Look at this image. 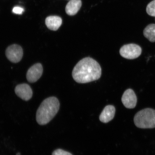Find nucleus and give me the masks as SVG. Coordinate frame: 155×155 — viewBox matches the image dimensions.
I'll use <instances>...</instances> for the list:
<instances>
[{
  "instance_id": "1",
  "label": "nucleus",
  "mask_w": 155,
  "mask_h": 155,
  "mask_svg": "<svg viewBox=\"0 0 155 155\" xmlns=\"http://www.w3.org/2000/svg\"><path fill=\"white\" fill-rule=\"evenodd\" d=\"M72 74L74 79L77 83L90 82L100 78L101 68L95 60L90 57L85 58L75 66Z\"/></svg>"
},
{
  "instance_id": "2",
  "label": "nucleus",
  "mask_w": 155,
  "mask_h": 155,
  "mask_svg": "<svg viewBox=\"0 0 155 155\" xmlns=\"http://www.w3.org/2000/svg\"><path fill=\"white\" fill-rule=\"evenodd\" d=\"M60 108V103L54 97L46 99L41 103L37 111L36 120L39 124H47L55 117Z\"/></svg>"
},
{
  "instance_id": "3",
  "label": "nucleus",
  "mask_w": 155,
  "mask_h": 155,
  "mask_svg": "<svg viewBox=\"0 0 155 155\" xmlns=\"http://www.w3.org/2000/svg\"><path fill=\"white\" fill-rule=\"evenodd\" d=\"M135 125L141 129L155 128V110L146 108L140 110L135 114L134 119Z\"/></svg>"
},
{
  "instance_id": "4",
  "label": "nucleus",
  "mask_w": 155,
  "mask_h": 155,
  "mask_svg": "<svg viewBox=\"0 0 155 155\" xmlns=\"http://www.w3.org/2000/svg\"><path fill=\"white\" fill-rule=\"evenodd\" d=\"M141 52L142 49L140 46L134 44L125 45L120 50L122 57L128 59H136L141 55Z\"/></svg>"
},
{
  "instance_id": "5",
  "label": "nucleus",
  "mask_w": 155,
  "mask_h": 155,
  "mask_svg": "<svg viewBox=\"0 0 155 155\" xmlns=\"http://www.w3.org/2000/svg\"><path fill=\"white\" fill-rule=\"evenodd\" d=\"M6 56L10 61L13 63H17L21 61L23 55L22 47L17 44H13L7 48Z\"/></svg>"
},
{
  "instance_id": "6",
  "label": "nucleus",
  "mask_w": 155,
  "mask_h": 155,
  "mask_svg": "<svg viewBox=\"0 0 155 155\" xmlns=\"http://www.w3.org/2000/svg\"><path fill=\"white\" fill-rule=\"evenodd\" d=\"M121 101L125 107L132 109L137 105V97L133 90L128 89L124 92L122 97Z\"/></svg>"
},
{
  "instance_id": "7",
  "label": "nucleus",
  "mask_w": 155,
  "mask_h": 155,
  "mask_svg": "<svg viewBox=\"0 0 155 155\" xmlns=\"http://www.w3.org/2000/svg\"><path fill=\"white\" fill-rule=\"evenodd\" d=\"M42 73L43 68L41 64H35L29 69L27 72V80L30 83L35 82L41 77Z\"/></svg>"
},
{
  "instance_id": "8",
  "label": "nucleus",
  "mask_w": 155,
  "mask_h": 155,
  "mask_svg": "<svg viewBox=\"0 0 155 155\" xmlns=\"http://www.w3.org/2000/svg\"><path fill=\"white\" fill-rule=\"evenodd\" d=\"M15 92L17 96L26 101L30 100L32 96L31 88L25 83L17 85L15 88Z\"/></svg>"
},
{
  "instance_id": "9",
  "label": "nucleus",
  "mask_w": 155,
  "mask_h": 155,
  "mask_svg": "<svg viewBox=\"0 0 155 155\" xmlns=\"http://www.w3.org/2000/svg\"><path fill=\"white\" fill-rule=\"evenodd\" d=\"M115 113V108L113 106H106L100 114V121L104 123H108L113 119Z\"/></svg>"
},
{
  "instance_id": "10",
  "label": "nucleus",
  "mask_w": 155,
  "mask_h": 155,
  "mask_svg": "<svg viewBox=\"0 0 155 155\" xmlns=\"http://www.w3.org/2000/svg\"><path fill=\"white\" fill-rule=\"evenodd\" d=\"M82 5L81 0H70L66 6V13L69 15H74L78 12Z\"/></svg>"
},
{
  "instance_id": "11",
  "label": "nucleus",
  "mask_w": 155,
  "mask_h": 155,
  "mask_svg": "<svg viewBox=\"0 0 155 155\" xmlns=\"http://www.w3.org/2000/svg\"><path fill=\"white\" fill-rule=\"evenodd\" d=\"M62 20L58 16H50L45 19V24L47 28L52 31H57L61 26Z\"/></svg>"
},
{
  "instance_id": "12",
  "label": "nucleus",
  "mask_w": 155,
  "mask_h": 155,
  "mask_svg": "<svg viewBox=\"0 0 155 155\" xmlns=\"http://www.w3.org/2000/svg\"><path fill=\"white\" fill-rule=\"evenodd\" d=\"M143 35L149 41L155 42V24H150L147 26L143 31Z\"/></svg>"
},
{
  "instance_id": "13",
  "label": "nucleus",
  "mask_w": 155,
  "mask_h": 155,
  "mask_svg": "<svg viewBox=\"0 0 155 155\" xmlns=\"http://www.w3.org/2000/svg\"><path fill=\"white\" fill-rule=\"evenodd\" d=\"M146 11L149 15L151 16L155 17V0L151 2L147 5Z\"/></svg>"
},
{
  "instance_id": "14",
  "label": "nucleus",
  "mask_w": 155,
  "mask_h": 155,
  "mask_svg": "<svg viewBox=\"0 0 155 155\" xmlns=\"http://www.w3.org/2000/svg\"><path fill=\"white\" fill-rule=\"evenodd\" d=\"M52 155H73L71 153L67 152L61 149H57L54 150Z\"/></svg>"
},
{
  "instance_id": "15",
  "label": "nucleus",
  "mask_w": 155,
  "mask_h": 155,
  "mask_svg": "<svg viewBox=\"0 0 155 155\" xmlns=\"http://www.w3.org/2000/svg\"><path fill=\"white\" fill-rule=\"evenodd\" d=\"M13 12L15 14L21 15L24 12V9L20 7H15L13 9Z\"/></svg>"
},
{
  "instance_id": "16",
  "label": "nucleus",
  "mask_w": 155,
  "mask_h": 155,
  "mask_svg": "<svg viewBox=\"0 0 155 155\" xmlns=\"http://www.w3.org/2000/svg\"><path fill=\"white\" fill-rule=\"evenodd\" d=\"M16 155H21L20 153H18L16 154Z\"/></svg>"
}]
</instances>
